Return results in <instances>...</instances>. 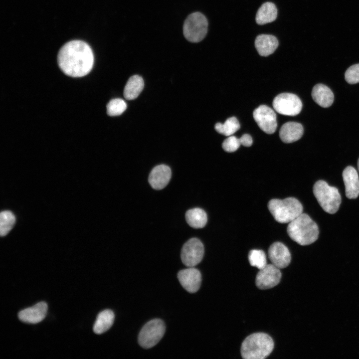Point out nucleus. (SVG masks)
I'll return each mask as SVG.
<instances>
[{
  "instance_id": "nucleus-27",
  "label": "nucleus",
  "mask_w": 359,
  "mask_h": 359,
  "mask_svg": "<svg viewBox=\"0 0 359 359\" xmlns=\"http://www.w3.org/2000/svg\"><path fill=\"white\" fill-rule=\"evenodd\" d=\"M127 104L122 99L116 98L111 100L107 105V113L111 116L122 114L126 109Z\"/></svg>"
},
{
  "instance_id": "nucleus-4",
  "label": "nucleus",
  "mask_w": 359,
  "mask_h": 359,
  "mask_svg": "<svg viewBox=\"0 0 359 359\" xmlns=\"http://www.w3.org/2000/svg\"><path fill=\"white\" fill-rule=\"evenodd\" d=\"M268 208L275 220L281 223H289L300 216L303 210L301 202L293 197L272 199L269 201Z\"/></svg>"
},
{
  "instance_id": "nucleus-29",
  "label": "nucleus",
  "mask_w": 359,
  "mask_h": 359,
  "mask_svg": "<svg viewBox=\"0 0 359 359\" xmlns=\"http://www.w3.org/2000/svg\"><path fill=\"white\" fill-rule=\"evenodd\" d=\"M240 145L239 139L230 136L223 141L222 147L225 152L231 153L236 151Z\"/></svg>"
},
{
  "instance_id": "nucleus-17",
  "label": "nucleus",
  "mask_w": 359,
  "mask_h": 359,
  "mask_svg": "<svg viewBox=\"0 0 359 359\" xmlns=\"http://www.w3.org/2000/svg\"><path fill=\"white\" fill-rule=\"evenodd\" d=\"M302 125L297 122H288L284 124L279 131V137L282 142L291 143L299 140L303 134Z\"/></svg>"
},
{
  "instance_id": "nucleus-22",
  "label": "nucleus",
  "mask_w": 359,
  "mask_h": 359,
  "mask_svg": "<svg viewBox=\"0 0 359 359\" xmlns=\"http://www.w3.org/2000/svg\"><path fill=\"white\" fill-rule=\"evenodd\" d=\"M144 86L143 78L139 75L131 76L127 81L124 90V96L127 100L136 98Z\"/></svg>"
},
{
  "instance_id": "nucleus-24",
  "label": "nucleus",
  "mask_w": 359,
  "mask_h": 359,
  "mask_svg": "<svg viewBox=\"0 0 359 359\" xmlns=\"http://www.w3.org/2000/svg\"><path fill=\"white\" fill-rule=\"evenodd\" d=\"M240 129V124L235 117L227 119L224 124L217 123L215 125V130L225 136H230Z\"/></svg>"
},
{
  "instance_id": "nucleus-30",
  "label": "nucleus",
  "mask_w": 359,
  "mask_h": 359,
  "mask_svg": "<svg viewBox=\"0 0 359 359\" xmlns=\"http://www.w3.org/2000/svg\"><path fill=\"white\" fill-rule=\"evenodd\" d=\"M240 144L245 147H250L252 145L253 141L251 136L246 134L243 135L240 138Z\"/></svg>"
},
{
  "instance_id": "nucleus-28",
  "label": "nucleus",
  "mask_w": 359,
  "mask_h": 359,
  "mask_svg": "<svg viewBox=\"0 0 359 359\" xmlns=\"http://www.w3.org/2000/svg\"><path fill=\"white\" fill-rule=\"evenodd\" d=\"M345 78L349 84H354L359 82V63L352 65L346 70Z\"/></svg>"
},
{
  "instance_id": "nucleus-3",
  "label": "nucleus",
  "mask_w": 359,
  "mask_h": 359,
  "mask_svg": "<svg viewBox=\"0 0 359 359\" xmlns=\"http://www.w3.org/2000/svg\"><path fill=\"white\" fill-rule=\"evenodd\" d=\"M274 342L267 334L256 333L248 336L241 347V355L244 359H264L274 348Z\"/></svg>"
},
{
  "instance_id": "nucleus-26",
  "label": "nucleus",
  "mask_w": 359,
  "mask_h": 359,
  "mask_svg": "<svg viewBox=\"0 0 359 359\" xmlns=\"http://www.w3.org/2000/svg\"><path fill=\"white\" fill-rule=\"evenodd\" d=\"M248 257L251 266L257 267L259 270L261 269L267 264L265 253L261 250L253 249L250 250Z\"/></svg>"
},
{
  "instance_id": "nucleus-19",
  "label": "nucleus",
  "mask_w": 359,
  "mask_h": 359,
  "mask_svg": "<svg viewBox=\"0 0 359 359\" xmlns=\"http://www.w3.org/2000/svg\"><path fill=\"white\" fill-rule=\"evenodd\" d=\"M312 97L317 104L323 108L331 106L334 99V94L331 90L322 84H318L314 86Z\"/></svg>"
},
{
  "instance_id": "nucleus-12",
  "label": "nucleus",
  "mask_w": 359,
  "mask_h": 359,
  "mask_svg": "<svg viewBox=\"0 0 359 359\" xmlns=\"http://www.w3.org/2000/svg\"><path fill=\"white\" fill-rule=\"evenodd\" d=\"M178 278L181 285L188 292L193 293L200 288L201 275L200 271L193 267L180 271Z\"/></svg>"
},
{
  "instance_id": "nucleus-23",
  "label": "nucleus",
  "mask_w": 359,
  "mask_h": 359,
  "mask_svg": "<svg viewBox=\"0 0 359 359\" xmlns=\"http://www.w3.org/2000/svg\"><path fill=\"white\" fill-rule=\"evenodd\" d=\"M185 219L189 226L194 228H201L206 225L207 217L206 212L201 208H194L187 210Z\"/></svg>"
},
{
  "instance_id": "nucleus-2",
  "label": "nucleus",
  "mask_w": 359,
  "mask_h": 359,
  "mask_svg": "<svg viewBox=\"0 0 359 359\" xmlns=\"http://www.w3.org/2000/svg\"><path fill=\"white\" fill-rule=\"evenodd\" d=\"M287 232L291 239L303 246L316 241L319 234L317 224L304 213L288 223Z\"/></svg>"
},
{
  "instance_id": "nucleus-5",
  "label": "nucleus",
  "mask_w": 359,
  "mask_h": 359,
  "mask_svg": "<svg viewBox=\"0 0 359 359\" xmlns=\"http://www.w3.org/2000/svg\"><path fill=\"white\" fill-rule=\"evenodd\" d=\"M313 193L325 211L334 214L338 210L342 199L337 188L329 185L323 180H319L313 186Z\"/></svg>"
},
{
  "instance_id": "nucleus-9",
  "label": "nucleus",
  "mask_w": 359,
  "mask_h": 359,
  "mask_svg": "<svg viewBox=\"0 0 359 359\" xmlns=\"http://www.w3.org/2000/svg\"><path fill=\"white\" fill-rule=\"evenodd\" d=\"M204 254V247L201 241L192 238L186 241L181 250V259L184 265L193 267L199 263Z\"/></svg>"
},
{
  "instance_id": "nucleus-21",
  "label": "nucleus",
  "mask_w": 359,
  "mask_h": 359,
  "mask_svg": "<svg viewBox=\"0 0 359 359\" xmlns=\"http://www.w3.org/2000/svg\"><path fill=\"white\" fill-rule=\"evenodd\" d=\"M115 315L112 310L107 309L101 312L94 325V332L96 334L105 333L112 327Z\"/></svg>"
},
{
  "instance_id": "nucleus-13",
  "label": "nucleus",
  "mask_w": 359,
  "mask_h": 359,
  "mask_svg": "<svg viewBox=\"0 0 359 359\" xmlns=\"http://www.w3.org/2000/svg\"><path fill=\"white\" fill-rule=\"evenodd\" d=\"M268 257L271 264L279 269L287 267L291 262V254L288 248L282 243L276 242L268 249Z\"/></svg>"
},
{
  "instance_id": "nucleus-15",
  "label": "nucleus",
  "mask_w": 359,
  "mask_h": 359,
  "mask_svg": "<svg viewBox=\"0 0 359 359\" xmlns=\"http://www.w3.org/2000/svg\"><path fill=\"white\" fill-rule=\"evenodd\" d=\"M346 195L349 199H355L359 195V178L357 171L352 166H348L343 172Z\"/></svg>"
},
{
  "instance_id": "nucleus-25",
  "label": "nucleus",
  "mask_w": 359,
  "mask_h": 359,
  "mask_svg": "<svg viewBox=\"0 0 359 359\" xmlns=\"http://www.w3.org/2000/svg\"><path fill=\"white\" fill-rule=\"evenodd\" d=\"M15 222L13 213L9 210H4L0 214V235H6L12 229Z\"/></svg>"
},
{
  "instance_id": "nucleus-20",
  "label": "nucleus",
  "mask_w": 359,
  "mask_h": 359,
  "mask_svg": "<svg viewBox=\"0 0 359 359\" xmlns=\"http://www.w3.org/2000/svg\"><path fill=\"white\" fill-rule=\"evenodd\" d=\"M277 16V9L275 5L271 2L262 4L256 15V21L259 25H263L274 21Z\"/></svg>"
},
{
  "instance_id": "nucleus-31",
  "label": "nucleus",
  "mask_w": 359,
  "mask_h": 359,
  "mask_svg": "<svg viewBox=\"0 0 359 359\" xmlns=\"http://www.w3.org/2000/svg\"><path fill=\"white\" fill-rule=\"evenodd\" d=\"M358 170H359V158L358 161Z\"/></svg>"
},
{
  "instance_id": "nucleus-6",
  "label": "nucleus",
  "mask_w": 359,
  "mask_h": 359,
  "mask_svg": "<svg viewBox=\"0 0 359 359\" xmlns=\"http://www.w3.org/2000/svg\"><path fill=\"white\" fill-rule=\"evenodd\" d=\"M207 27L206 17L199 12H193L187 16L184 22V36L190 42H198L206 36Z\"/></svg>"
},
{
  "instance_id": "nucleus-1",
  "label": "nucleus",
  "mask_w": 359,
  "mask_h": 359,
  "mask_svg": "<svg viewBox=\"0 0 359 359\" xmlns=\"http://www.w3.org/2000/svg\"><path fill=\"white\" fill-rule=\"evenodd\" d=\"M57 62L60 69L73 77L85 76L92 68L94 55L90 47L80 40L71 41L60 49Z\"/></svg>"
},
{
  "instance_id": "nucleus-18",
  "label": "nucleus",
  "mask_w": 359,
  "mask_h": 359,
  "mask_svg": "<svg viewBox=\"0 0 359 359\" xmlns=\"http://www.w3.org/2000/svg\"><path fill=\"white\" fill-rule=\"evenodd\" d=\"M279 44L277 38L272 35L260 34L255 40V46L259 55L267 56L272 54Z\"/></svg>"
},
{
  "instance_id": "nucleus-8",
  "label": "nucleus",
  "mask_w": 359,
  "mask_h": 359,
  "mask_svg": "<svg viewBox=\"0 0 359 359\" xmlns=\"http://www.w3.org/2000/svg\"><path fill=\"white\" fill-rule=\"evenodd\" d=\"M273 107L280 114L294 116L300 113L302 103L295 94L283 93L275 97L273 101Z\"/></svg>"
},
{
  "instance_id": "nucleus-16",
  "label": "nucleus",
  "mask_w": 359,
  "mask_h": 359,
  "mask_svg": "<svg viewBox=\"0 0 359 359\" xmlns=\"http://www.w3.org/2000/svg\"><path fill=\"white\" fill-rule=\"evenodd\" d=\"M172 175L170 167L166 165L156 166L151 171L149 177V182L154 189L160 190L169 183Z\"/></svg>"
},
{
  "instance_id": "nucleus-11",
  "label": "nucleus",
  "mask_w": 359,
  "mask_h": 359,
  "mask_svg": "<svg viewBox=\"0 0 359 359\" xmlns=\"http://www.w3.org/2000/svg\"><path fill=\"white\" fill-rule=\"evenodd\" d=\"M281 278L280 269L272 264H267L257 274L256 285L260 289H270L278 285Z\"/></svg>"
},
{
  "instance_id": "nucleus-7",
  "label": "nucleus",
  "mask_w": 359,
  "mask_h": 359,
  "mask_svg": "<svg viewBox=\"0 0 359 359\" xmlns=\"http://www.w3.org/2000/svg\"><path fill=\"white\" fill-rule=\"evenodd\" d=\"M166 331L164 322L161 319H153L147 323L141 329L138 342L145 349L156 345L163 337Z\"/></svg>"
},
{
  "instance_id": "nucleus-14",
  "label": "nucleus",
  "mask_w": 359,
  "mask_h": 359,
  "mask_svg": "<svg viewBox=\"0 0 359 359\" xmlns=\"http://www.w3.org/2000/svg\"><path fill=\"white\" fill-rule=\"evenodd\" d=\"M47 305L45 302H40L32 307L20 311L18 317L22 322L36 324L42 321L47 312Z\"/></svg>"
},
{
  "instance_id": "nucleus-10",
  "label": "nucleus",
  "mask_w": 359,
  "mask_h": 359,
  "mask_svg": "<svg viewBox=\"0 0 359 359\" xmlns=\"http://www.w3.org/2000/svg\"><path fill=\"white\" fill-rule=\"evenodd\" d=\"M253 116L259 127L265 133H274L277 127L276 115L269 107L262 105L254 110Z\"/></svg>"
}]
</instances>
